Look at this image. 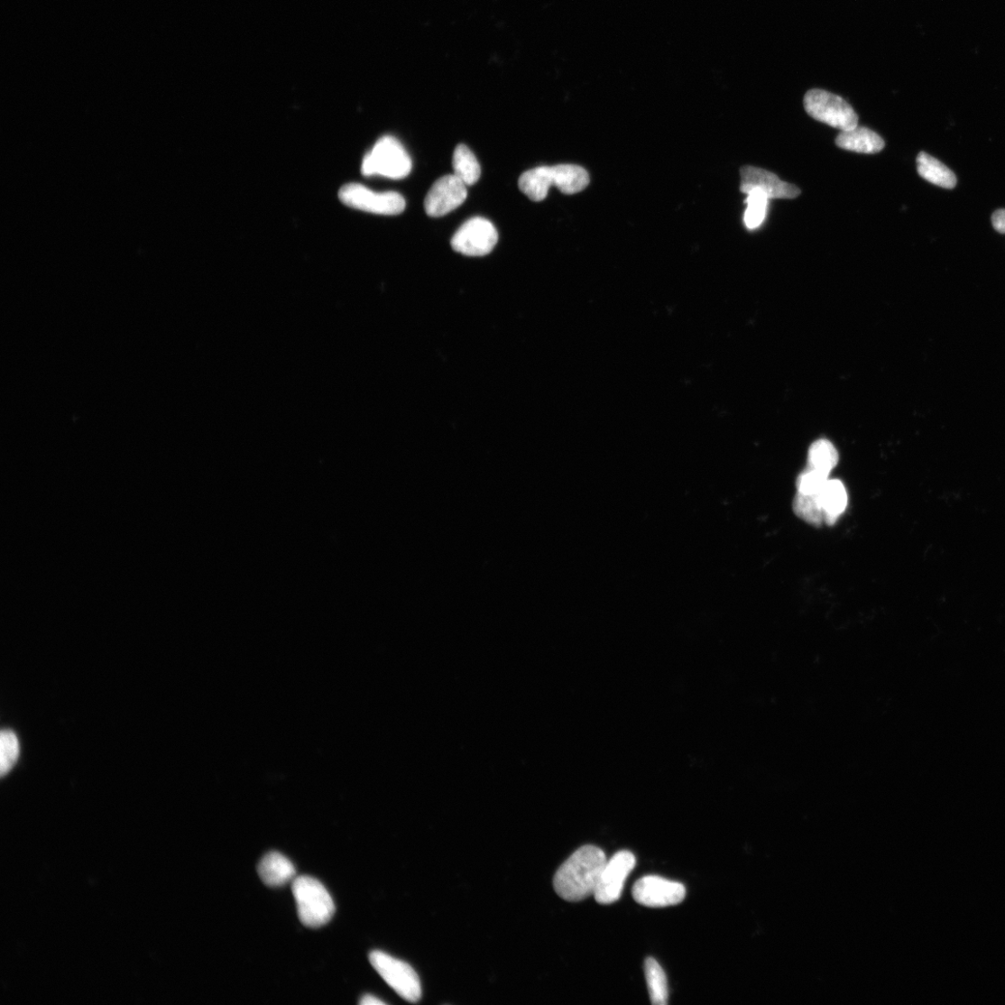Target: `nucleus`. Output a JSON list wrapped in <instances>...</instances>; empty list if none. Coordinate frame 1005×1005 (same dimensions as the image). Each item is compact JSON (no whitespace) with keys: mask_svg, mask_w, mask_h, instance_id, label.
I'll return each mask as SVG.
<instances>
[{"mask_svg":"<svg viewBox=\"0 0 1005 1005\" xmlns=\"http://www.w3.org/2000/svg\"><path fill=\"white\" fill-rule=\"evenodd\" d=\"M606 863V855L599 847L585 845L579 848L554 876L557 895L569 902L582 901L595 895Z\"/></svg>","mask_w":1005,"mask_h":1005,"instance_id":"f257e3e1","label":"nucleus"},{"mask_svg":"<svg viewBox=\"0 0 1005 1005\" xmlns=\"http://www.w3.org/2000/svg\"><path fill=\"white\" fill-rule=\"evenodd\" d=\"M589 184L587 171L577 165L560 164L541 166L523 172L519 180V189L533 201L544 200L551 187L567 195L583 191Z\"/></svg>","mask_w":1005,"mask_h":1005,"instance_id":"f03ea898","label":"nucleus"},{"mask_svg":"<svg viewBox=\"0 0 1005 1005\" xmlns=\"http://www.w3.org/2000/svg\"><path fill=\"white\" fill-rule=\"evenodd\" d=\"M291 889L300 920L305 927L318 928L331 921L336 906L320 881L309 876H300L293 880Z\"/></svg>","mask_w":1005,"mask_h":1005,"instance_id":"7ed1b4c3","label":"nucleus"},{"mask_svg":"<svg viewBox=\"0 0 1005 1005\" xmlns=\"http://www.w3.org/2000/svg\"><path fill=\"white\" fill-rule=\"evenodd\" d=\"M412 167L410 155L395 137H381L368 152L362 164L364 176L380 175L392 180L407 177Z\"/></svg>","mask_w":1005,"mask_h":1005,"instance_id":"20e7f679","label":"nucleus"},{"mask_svg":"<svg viewBox=\"0 0 1005 1005\" xmlns=\"http://www.w3.org/2000/svg\"><path fill=\"white\" fill-rule=\"evenodd\" d=\"M804 104L808 115L816 121L842 132L852 130L859 124V115L853 108L844 99L832 93L814 88L806 95Z\"/></svg>","mask_w":1005,"mask_h":1005,"instance_id":"39448f33","label":"nucleus"},{"mask_svg":"<svg viewBox=\"0 0 1005 1005\" xmlns=\"http://www.w3.org/2000/svg\"><path fill=\"white\" fill-rule=\"evenodd\" d=\"M370 963L402 999L418 1002L422 997V988L418 973L405 962L379 951L370 954Z\"/></svg>","mask_w":1005,"mask_h":1005,"instance_id":"423d86ee","label":"nucleus"},{"mask_svg":"<svg viewBox=\"0 0 1005 1005\" xmlns=\"http://www.w3.org/2000/svg\"><path fill=\"white\" fill-rule=\"evenodd\" d=\"M339 199L350 208L381 216H398L404 212L406 202L397 192H374L361 184L341 188Z\"/></svg>","mask_w":1005,"mask_h":1005,"instance_id":"0eeeda50","label":"nucleus"},{"mask_svg":"<svg viewBox=\"0 0 1005 1005\" xmlns=\"http://www.w3.org/2000/svg\"><path fill=\"white\" fill-rule=\"evenodd\" d=\"M498 242L494 226L483 217H473L465 222L454 235L452 248L464 255L479 257L489 254Z\"/></svg>","mask_w":1005,"mask_h":1005,"instance_id":"6e6552de","label":"nucleus"},{"mask_svg":"<svg viewBox=\"0 0 1005 1005\" xmlns=\"http://www.w3.org/2000/svg\"><path fill=\"white\" fill-rule=\"evenodd\" d=\"M636 866V857L630 851H620L605 864L597 885L595 898L602 905L619 900L627 878Z\"/></svg>","mask_w":1005,"mask_h":1005,"instance_id":"1a4fd4ad","label":"nucleus"},{"mask_svg":"<svg viewBox=\"0 0 1005 1005\" xmlns=\"http://www.w3.org/2000/svg\"><path fill=\"white\" fill-rule=\"evenodd\" d=\"M632 896L637 903L644 907L665 908L682 903L687 890L683 883L659 876H646L636 881Z\"/></svg>","mask_w":1005,"mask_h":1005,"instance_id":"9d476101","label":"nucleus"},{"mask_svg":"<svg viewBox=\"0 0 1005 1005\" xmlns=\"http://www.w3.org/2000/svg\"><path fill=\"white\" fill-rule=\"evenodd\" d=\"M467 198L466 186L455 174L438 180L429 189L424 207L430 217H442L455 211Z\"/></svg>","mask_w":1005,"mask_h":1005,"instance_id":"9b49d317","label":"nucleus"},{"mask_svg":"<svg viewBox=\"0 0 1005 1005\" xmlns=\"http://www.w3.org/2000/svg\"><path fill=\"white\" fill-rule=\"evenodd\" d=\"M741 174V191L747 195L753 190H758L770 199H792L801 194L800 189L783 182L776 174L760 168L745 166L742 169Z\"/></svg>","mask_w":1005,"mask_h":1005,"instance_id":"f8f14e48","label":"nucleus"},{"mask_svg":"<svg viewBox=\"0 0 1005 1005\" xmlns=\"http://www.w3.org/2000/svg\"><path fill=\"white\" fill-rule=\"evenodd\" d=\"M295 868L286 856L271 852L263 857L258 865V874L265 885L281 888L295 877Z\"/></svg>","mask_w":1005,"mask_h":1005,"instance_id":"ddd939ff","label":"nucleus"},{"mask_svg":"<svg viewBox=\"0 0 1005 1005\" xmlns=\"http://www.w3.org/2000/svg\"><path fill=\"white\" fill-rule=\"evenodd\" d=\"M835 143L842 150L864 154L879 153L885 145L879 134L866 127L859 126L842 132Z\"/></svg>","mask_w":1005,"mask_h":1005,"instance_id":"4468645a","label":"nucleus"},{"mask_svg":"<svg viewBox=\"0 0 1005 1005\" xmlns=\"http://www.w3.org/2000/svg\"><path fill=\"white\" fill-rule=\"evenodd\" d=\"M819 505L825 514V523L834 525L845 512L848 495L844 484L839 480H829L817 494Z\"/></svg>","mask_w":1005,"mask_h":1005,"instance_id":"2eb2a0df","label":"nucleus"},{"mask_svg":"<svg viewBox=\"0 0 1005 1005\" xmlns=\"http://www.w3.org/2000/svg\"><path fill=\"white\" fill-rule=\"evenodd\" d=\"M916 162H917L918 173L925 180L945 189H953L956 187V175L938 160L926 152H921Z\"/></svg>","mask_w":1005,"mask_h":1005,"instance_id":"dca6fc26","label":"nucleus"},{"mask_svg":"<svg viewBox=\"0 0 1005 1005\" xmlns=\"http://www.w3.org/2000/svg\"><path fill=\"white\" fill-rule=\"evenodd\" d=\"M454 174L467 187L475 185L481 179V165L466 144L456 147L453 157Z\"/></svg>","mask_w":1005,"mask_h":1005,"instance_id":"f3484780","label":"nucleus"},{"mask_svg":"<svg viewBox=\"0 0 1005 1005\" xmlns=\"http://www.w3.org/2000/svg\"><path fill=\"white\" fill-rule=\"evenodd\" d=\"M644 971L652 1003L654 1005H666L668 1000V988L664 970L654 958H647L644 964Z\"/></svg>","mask_w":1005,"mask_h":1005,"instance_id":"a211bd4d","label":"nucleus"},{"mask_svg":"<svg viewBox=\"0 0 1005 1005\" xmlns=\"http://www.w3.org/2000/svg\"><path fill=\"white\" fill-rule=\"evenodd\" d=\"M838 462L839 453L830 440L818 439L813 443L808 452V469L830 475Z\"/></svg>","mask_w":1005,"mask_h":1005,"instance_id":"6ab92c4d","label":"nucleus"},{"mask_svg":"<svg viewBox=\"0 0 1005 1005\" xmlns=\"http://www.w3.org/2000/svg\"><path fill=\"white\" fill-rule=\"evenodd\" d=\"M793 512L807 523L819 527L825 522V514L819 505L817 494L798 493L793 501Z\"/></svg>","mask_w":1005,"mask_h":1005,"instance_id":"aec40b11","label":"nucleus"},{"mask_svg":"<svg viewBox=\"0 0 1005 1005\" xmlns=\"http://www.w3.org/2000/svg\"><path fill=\"white\" fill-rule=\"evenodd\" d=\"M745 202L748 205L744 215L745 226L750 230L757 229L761 226L766 217L770 198L761 192L753 190L748 194Z\"/></svg>","mask_w":1005,"mask_h":1005,"instance_id":"412c9836","label":"nucleus"},{"mask_svg":"<svg viewBox=\"0 0 1005 1005\" xmlns=\"http://www.w3.org/2000/svg\"><path fill=\"white\" fill-rule=\"evenodd\" d=\"M20 753L16 734L11 730H4L0 734V774L5 777L16 763Z\"/></svg>","mask_w":1005,"mask_h":1005,"instance_id":"4be33fe9","label":"nucleus"},{"mask_svg":"<svg viewBox=\"0 0 1005 1005\" xmlns=\"http://www.w3.org/2000/svg\"><path fill=\"white\" fill-rule=\"evenodd\" d=\"M829 475L815 470L807 469L797 480L798 493L804 494L815 495L818 494L827 481H829Z\"/></svg>","mask_w":1005,"mask_h":1005,"instance_id":"5701e85b","label":"nucleus"},{"mask_svg":"<svg viewBox=\"0 0 1005 1005\" xmlns=\"http://www.w3.org/2000/svg\"><path fill=\"white\" fill-rule=\"evenodd\" d=\"M991 222L997 232L1005 234V209L996 211L991 217Z\"/></svg>","mask_w":1005,"mask_h":1005,"instance_id":"b1692460","label":"nucleus"},{"mask_svg":"<svg viewBox=\"0 0 1005 1005\" xmlns=\"http://www.w3.org/2000/svg\"><path fill=\"white\" fill-rule=\"evenodd\" d=\"M360 1003L363 1004V1005H374V1004L383 1005V1004H385V1002L382 1001L381 1000H379L378 998H376L373 995L364 996L362 998Z\"/></svg>","mask_w":1005,"mask_h":1005,"instance_id":"393cba45","label":"nucleus"}]
</instances>
